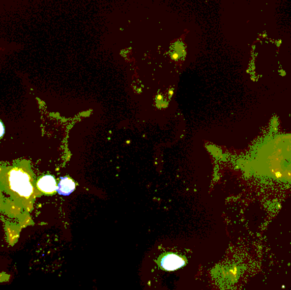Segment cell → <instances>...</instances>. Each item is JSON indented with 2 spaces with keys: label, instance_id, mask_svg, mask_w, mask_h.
<instances>
[{
  "label": "cell",
  "instance_id": "1",
  "mask_svg": "<svg viewBox=\"0 0 291 290\" xmlns=\"http://www.w3.org/2000/svg\"><path fill=\"white\" fill-rule=\"evenodd\" d=\"M10 186L14 192L22 197H29L33 192V187L26 173L20 170H12L10 173Z\"/></svg>",
  "mask_w": 291,
  "mask_h": 290
},
{
  "label": "cell",
  "instance_id": "2",
  "mask_svg": "<svg viewBox=\"0 0 291 290\" xmlns=\"http://www.w3.org/2000/svg\"><path fill=\"white\" fill-rule=\"evenodd\" d=\"M184 265L185 259L177 254H166L160 260V266L163 269L166 271H174L183 267Z\"/></svg>",
  "mask_w": 291,
  "mask_h": 290
},
{
  "label": "cell",
  "instance_id": "3",
  "mask_svg": "<svg viewBox=\"0 0 291 290\" xmlns=\"http://www.w3.org/2000/svg\"><path fill=\"white\" fill-rule=\"evenodd\" d=\"M38 187L45 193H53L57 189L55 178L51 176L42 177L38 182Z\"/></svg>",
  "mask_w": 291,
  "mask_h": 290
},
{
  "label": "cell",
  "instance_id": "4",
  "mask_svg": "<svg viewBox=\"0 0 291 290\" xmlns=\"http://www.w3.org/2000/svg\"><path fill=\"white\" fill-rule=\"evenodd\" d=\"M75 183L73 182V180H71L68 177H63L61 178L56 191L60 195L68 196L71 193H73V191L75 190Z\"/></svg>",
  "mask_w": 291,
  "mask_h": 290
},
{
  "label": "cell",
  "instance_id": "5",
  "mask_svg": "<svg viewBox=\"0 0 291 290\" xmlns=\"http://www.w3.org/2000/svg\"><path fill=\"white\" fill-rule=\"evenodd\" d=\"M172 52L177 53L179 55L180 58L184 59L185 56L187 55V51H186V47L182 41H177L172 45Z\"/></svg>",
  "mask_w": 291,
  "mask_h": 290
},
{
  "label": "cell",
  "instance_id": "6",
  "mask_svg": "<svg viewBox=\"0 0 291 290\" xmlns=\"http://www.w3.org/2000/svg\"><path fill=\"white\" fill-rule=\"evenodd\" d=\"M4 134H5V127H4L3 124L0 121V137H2Z\"/></svg>",
  "mask_w": 291,
  "mask_h": 290
}]
</instances>
